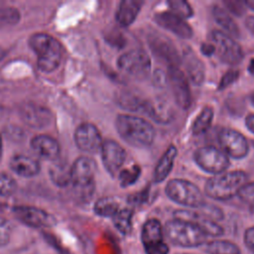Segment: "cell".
<instances>
[{
	"label": "cell",
	"instance_id": "24",
	"mask_svg": "<svg viewBox=\"0 0 254 254\" xmlns=\"http://www.w3.org/2000/svg\"><path fill=\"white\" fill-rule=\"evenodd\" d=\"M118 105L131 112H140L147 116L150 101L129 90H123L117 97Z\"/></svg>",
	"mask_w": 254,
	"mask_h": 254
},
{
	"label": "cell",
	"instance_id": "39",
	"mask_svg": "<svg viewBox=\"0 0 254 254\" xmlns=\"http://www.w3.org/2000/svg\"><path fill=\"white\" fill-rule=\"evenodd\" d=\"M239 76V72L236 69H229L227 70L221 77L219 83H218V89L222 90L226 87H228L230 84H232Z\"/></svg>",
	"mask_w": 254,
	"mask_h": 254
},
{
	"label": "cell",
	"instance_id": "3",
	"mask_svg": "<svg viewBox=\"0 0 254 254\" xmlns=\"http://www.w3.org/2000/svg\"><path fill=\"white\" fill-rule=\"evenodd\" d=\"M29 45L38 56V67L43 72L54 71L61 64L63 47L47 33H36L30 37Z\"/></svg>",
	"mask_w": 254,
	"mask_h": 254
},
{
	"label": "cell",
	"instance_id": "6",
	"mask_svg": "<svg viewBox=\"0 0 254 254\" xmlns=\"http://www.w3.org/2000/svg\"><path fill=\"white\" fill-rule=\"evenodd\" d=\"M96 170L95 162L88 157L77 158L70 166L71 181L73 190L81 198H89L94 191V175Z\"/></svg>",
	"mask_w": 254,
	"mask_h": 254
},
{
	"label": "cell",
	"instance_id": "12",
	"mask_svg": "<svg viewBox=\"0 0 254 254\" xmlns=\"http://www.w3.org/2000/svg\"><path fill=\"white\" fill-rule=\"evenodd\" d=\"M13 213L22 223L34 227L45 228L56 224V218L42 208L29 205H18L13 207Z\"/></svg>",
	"mask_w": 254,
	"mask_h": 254
},
{
	"label": "cell",
	"instance_id": "30",
	"mask_svg": "<svg viewBox=\"0 0 254 254\" xmlns=\"http://www.w3.org/2000/svg\"><path fill=\"white\" fill-rule=\"evenodd\" d=\"M132 217H133V211L130 208H120L116 214L112 217L113 224L116 227V229L126 235L131 232L132 230Z\"/></svg>",
	"mask_w": 254,
	"mask_h": 254
},
{
	"label": "cell",
	"instance_id": "41",
	"mask_svg": "<svg viewBox=\"0 0 254 254\" xmlns=\"http://www.w3.org/2000/svg\"><path fill=\"white\" fill-rule=\"evenodd\" d=\"M148 197H149V188H147L139 192L131 194L128 198V201L132 204H142L147 201Z\"/></svg>",
	"mask_w": 254,
	"mask_h": 254
},
{
	"label": "cell",
	"instance_id": "26",
	"mask_svg": "<svg viewBox=\"0 0 254 254\" xmlns=\"http://www.w3.org/2000/svg\"><path fill=\"white\" fill-rule=\"evenodd\" d=\"M211 12L213 19L224 30V33L234 39L240 37V29L238 25L224 8L218 5H213Z\"/></svg>",
	"mask_w": 254,
	"mask_h": 254
},
{
	"label": "cell",
	"instance_id": "28",
	"mask_svg": "<svg viewBox=\"0 0 254 254\" xmlns=\"http://www.w3.org/2000/svg\"><path fill=\"white\" fill-rule=\"evenodd\" d=\"M214 112L211 106H204L193 121L191 131L193 135L205 133L212 124Z\"/></svg>",
	"mask_w": 254,
	"mask_h": 254
},
{
	"label": "cell",
	"instance_id": "25",
	"mask_svg": "<svg viewBox=\"0 0 254 254\" xmlns=\"http://www.w3.org/2000/svg\"><path fill=\"white\" fill-rule=\"evenodd\" d=\"M164 229L160 220L156 218L148 219L142 226L141 240L145 246L164 241Z\"/></svg>",
	"mask_w": 254,
	"mask_h": 254
},
{
	"label": "cell",
	"instance_id": "18",
	"mask_svg": "<svg viewBox=\"0 0 254 254\" xmlns=\"http://www.w3.org/2000/svg\"><path fill=\"white\" fill-rule=\"evenodd\" d=\"M20 116L25 124L35 129H42L50 125L53 116L51 111L36 103L24 104L20 109Z\"/></svg>",
	"mask_w": 254,
	"mask_h": 254
},
{
	"label": "cell",
	"instance_id": "15",
	"mask_svg": "<svg viewBox=\"0 0 254 254\" xmlns=\"http://www.w3.org/2000/svg\"><path fill=\"white\" fill-rule=\"evenodd\" d=\"M154 20L160 27L172 32L179 38L190 39L192 37V29L188 24L187 20L177 16L171 11H162L155 14Z\"/></svg>",
	"mask_w": 254,
	"mask_h": 254
},
{
	"label": "cell",
	"instance_id": "11",
	"mask_svg": "<svg viewBox=\"0 0 254 254\" xmlns=\"http://www.w3.org/2000/svg\"><path fill=\"white\" fill-rule=\"evenodd\" d=\"M167 79L171 85L177 104L183 109H188L191 104V92L189 79L185 72L182 71L179 66L171 65L168 68Z\"/></svg>",
	"mask_w": 254,
	"mask_h": 254
},
{
	"label": "cell",
	"instance_id": "27",
	"mask_svg": "<svg viewBox=\"0 0 254 254\" xmlns=\"http://www.w3.org/2000/svg\"><path fill=\"white\" fill-rule=\"evenodd\" d=\"M50 178L53 183L58 187H66L71 181L70 166L65 162H55L50 167Z\"/></svg>",
	"mask_w": 254,
	"mask_h": 254
},
{
	"label": "cell",
	"instance_id": "38",
	"mask_svg": "<svg viewBox=\"0 0 254 254\" xmlns=\"http://www.w3.org/2000/svg\"><path fill=\"white\" fill-rule=\"evenodd\" d=\"M224 6L226 7L225 10L229 11L231 14L235 16H241L245 13L246 10V5L242 1H236V0H226L223 1Z\"/></svg>",
	"mask_w": 254,
	"mask_h": 254
},
{
	"label": "cell",
	"instance_id": "37",
	"mask_svg": "<svg viewBox=\"0 0 254 254\" xmlns=\"http://www.w3.org/2000/svg\"><path fill=\"white\" fill-rule=\"evenodd\" d=\"M12 224L4 217H0V247L8 244L12 234Z\"/></svg>",
	"mask_w": 254,
	"mask_h": 254
},
{
	"label": "cell",
	"instance_id": "23",
	"mask_svg": "<svg viewBox=\"0 0 254 254\" xmlns=\"http://www.w3.org/2000/svg\"><path fill=\"white\" fill-rule=\"evenodd\" d=\"M177 155H178L177 147L173 144L170 145L155 166L154 173H153V180L156 184H160L168 178V176L170 175L173 169Z\"/></svg>",
	"mask_w": 254,
	"mask_h": 254
},
{
	"label": "cell",
	"instance_id": "45",
	"mask_svg": "<svg viewBox=\"0 0 254 254\" xmlns=\"http://www.w3.org/2000/svg\"><path fill=\"white\" fill-rule=\"evenodd\" d=\"M245 27L254 35V16H249L246 18Z\"/></svg>",
	"mask_w": 254,
	"mask_h": 254
},
{
	"label": "cell",
	"instance_id": "17",
	"mask_svg": "<svg viewBox=\"0 0 254 254\" xmlns=\"http://www.w3.org/2000/svg\"><path fill=\"white\" fill-rule=\"evenodd\" d=\"M174 215L175 218L194 223L206 236H221L224 232L223 228L215 220L203 215L200 212L189 209H179L175 211Z\"/></svg>",
	"mask_w": 254,
	"mask_h": 254
},
{
	"label": "cell",
	"instance_id": "31",
	"mask_svg": "<svg viewBox=\"0 0 254 254\" xmlns=\"http://www.w3.org/2000/svg\"><path fill=\"white\" fill-rule=\"evenodd\" d=\"M205 252L207 254H241L240 248L228 240H213L207 243Z\"/></svg>",
	"mask_w": 254,
	"mask_h": 254
},
{
	"label": "cell",
	"instance_id": "7",
	"mask_svg": "<svg viewBox=\"0 0 254 254\" xmlns=\"http://www.w3.org/2000/svg\"><path fill=\"white\" fill-rule=\"evenodd\" d=\"M117 66L125 74L142 79L149 75L152 62L145 50L133 49L122 54L117 59Z\"/></svg>",
	"mask_w": 254,
	"mask_h": 254
},
{
	"label": "cell",
	"instance_id": "14",
	"mask_svg": "<svg viewBox=\"0 0 254 254\" xmlns=\"http://www.w3.org/2000/svg\"><path fill=\"white\" fill-rule=\"evenodd\" d=\"M76 147L82 152L94 154L100 151L103 140L97 127L91 123L80 124L74 132Z\"/></svg>",
	"mask_w": 254,
	"mask_h": 254
},
{
	"label": "cell",
	"instance_id": "36",
	"mask_svg": "<svg viewBox=\"0 0 254 254\" xmlns=\"http://www.w3.org/2000/svg\"><path fill=\"white\" fill-rule=\"evenodd\" d=\"M237 195L245 203L254 206V182H247L238 191Z\"/></svg>",
	"mask_w": 254,
	"mask_h": 254
},
{
	"label": "cell",
	"instance_id": "19",
	"mask_svg": "<svg viewBox=\"0 0 254 254\" xmlns=\"http://www.w3.org/2000/svg\"><path fill=\"white\" fill-rule=\"evenodd\" d=\"M181 63H183L186 76L195 85H200L205 77V68L200 59L190 49L185 50Z\"/></svg>",
	"mask_w": 254,
	"mask_h": 254
},
{
	"label": "cell",
	"instance_id": "13",
	"mask_svg": "<svg viewBox=\"0 0 254 254\" xmlns=\"http://www.w3.org/2000/svg\"><path fill=\"white\" fill-rule=\"evenodd\" d=\"M100 154L102 164L109 175L112 177L118 175L126 160V151L124 148L116 141L106 139L102 143Z\"/></svg>",
	"mask_w": 254,
	"mask_h": 254
},
{
	"label": "cell",
	"instance_id": "48",
	"mask_svg": "<svg viewBox=\"0 0 254 254\" xmlns=\"http://www.w3.org/2000/svg\"><path fill=\"white\" fill-rule=\"evenodd\" d=\"M5 55H6V52H5V50H3L2 48H0V61L5 57Z\"/></svg>",
	"mask_w": 254,
	"mask_h": 254
},
{
	"label": "cell",
	"instance_id": "4",
	"mask_svg": "<svg viewBox=\"0 0 254 254\" xmlns=\"http://www.w3.org/2000/svg\"><path fill=\"white\" fill-rule=\"evenodd\" d=\"M164 235L176 246L192 248L202 245L206 235L192 222L175 218L163 226Z\"/></svg>",
	"mask_w": 254,
	"mask_h": 254
},
{
	"label": "cell",
	"instance_id": "49",
	"mask_svg": "<svg viewBox=\"0 0 254 254\" xmlns=\"http://www.w3.org/2000/svg\"><path fill=\"white\" fill-rule=\"evenodd\" d=\"M2 152H3V143H2V138L0 135V159L2 157Z\"/></svg>",
	"mask_w": 254,
	"mask_h": 254
},
{
	"label": "cell",
	"instance_id": "33",
	"mask_svg": "<svg viewBox=\"0 0 254 254\" xmlns=\"http://www.w3.org/2000/svg\"><path fill=\"white\" fill-rule=\"evenodd\" d=\"M170 11L177 16L187 20L192 17L193 9L190 4L185 0H171L168 1Z\"/></svg>",
	"mask_w": 254,
	"mask_h": 254
},
{
	"label": "cell",
	"instance_id": "43",
	"mask_svg": "<svg viewBox=\"0 0 254 254\" xmlns=\"http://www.w3.org/2000/svg\"><path fill=\"white\" fill-rule=\"evenodd\" d=\"M200 52L202 53V55L206 57H211L213 54H215V48L210 42L202 43L200 46Z\"/></svg>",
	"mask_w": 254,
	"mask_h": 254
},
{
	"label": "cell",
	"instance_id": "16",
	"mask_svg": "<svg viewBox=\"0 0 254 254\" xmlns=\"http://www.w3.org/2000/svg\"><path fill=\"white\" fill-rule=\"evenodd\" d=\"M149 47L160 60L168 63L169 66L180 64L181 57L172 41L163 35H153L149 38Z\"/></svg>",
	"mask_w": 254,
	"mask_h": 254
},
{
	"label": "cell",
	"instance_id": "2",
	"mask_svg": "<svg viewBox=\"0 0 254 254\" xmlns=\"http://www.w3.org/2000/svg\"><path fill=\"white\" fill-rule=\"evenodd\" d=\"M248 182V176L241 170L223 172L211 177L204 186V193L215 200L230 199Z\"/></svg>",
	"mask_w": 254,
	"mask_h": 254
},
{
	"label": "cell",
	"instance_id": "47",
	"mask_svg": "<svg viewBox=\"0 0 254 254\" xmlns=\"http://www.w3.org/2000/svg\"><path fill=\"white\" fill-rule=\"evenodd\" d=\"M244 3H245L247 8L251 9L252 11H254V0H248V1H245Z\"/></svg>",
	"mask_w": 254,
	"mask_h": 254
},
{
	"label": "cell",
	"instance_id": "5",
	"mask_svg": "<svg viewBox=\"0 0 254 254\" xmlns=\"http://www.w3.org/2000/svg\"><path fill=\"white\" fill-rule=\"evenodd\" d=\"M165 192L171 200L187 207L200 208L206 203L199 188L188 180L173 179L169 181Z\"/></svg>",
	"mask_w": 254,
	"mask_h": 254
},
{
	"label": "cell",
	"instance_id": "9",
	"mask_svg": "<svg viewBox=\"0 0 254 254\" xmlns=\"http://www.w3.org/2000/svg\"><path fill=\"white\" fill-rule=\"evenodd\" d=\"M209 42L215 48V54L221 62L229 65H236L243 60L241 46L226 33L213 30L209 34Z\"/></svg>",
	"mask_w": 254,
	"mask_h": 254
},
{
	"label": "cell",
	"instance_id": "20",
	"mask_svg": "<svg viewBox=\"0 0 254 254\" xmlns=\"http://www.w3.org/2000/svg\"><path fill=\"white\" fill-rule=\"evenodd\" d=\"M31 148L44 160L56 161L60 155V145L48 135H37L31 140Z\"/></svg>",
	"mask_w": 254,
	"mask_h": 254
},
{
	"label": "cell",
	"instance_id": "44",
	"mask_svg": "<svg viewBox=\"0 0 254 254\" xmlns=\"http://www.w3.org/2000/svg\"><path fill=\"white\" fill-rule=\"evenodd\" d=\"M245 125L247 129L254 134V113L248 114L245 118Z\"/></svg>",
	"mask_w": 254,
	"mask_h": 254
},
{
	"label": "cell",
	"instance_id": "8",
	"mask_svg": "<svg viewBox=\"0 0 254 254\" xmlns=\"http://www.w3.org/2000/svg\"><path fill=\"white\" fill-rule=\"evenodd\" d=\"M193 161L202 171L212 175L226 172L230 165L229 157L220 148L212 145L198 148L193 153Z\"/></svg>",
	"mask_w": 254,
	"mask_h": 254
},
{
	"label": "cell",
	"instance_id": "32",
	"mask_svg": "<svg viewBox=\"0 0 254 254\" xmlns=\"http://www.w3.org/2000/svg\"><path fill=\"white\" fill-rule=\"evenodd\" d=\"M141 175V168L138 165H134L127 169H123L118 174V179L120 186L123 188L130 187L134 185Z\"/></svg>",
	"mask_w": 254,
	"mask_h": 254
},
{
	"label": "cell",
	"instance_id": "46",
	"mask_svg": "<svg viewBox=\"0 0 254 254\" xmlns=\"http://www.w3.org/2000/svg\"><path fill=\"white\" fill-rule=\"evenodd\" d=\"M248 71H249L251 74H254V58L249 62V64H248Z\"/></svg>",
	"mask_w": 254,
	"mask_h": 254
},
{
	"label": "cell",
	"instance_id": "21",
	"mask_svg": "<svg viewBox=\"0 0 254 254\" xmlns=\"http://www.w3.org/2000/svg\"><path fill=\"white\" fill-rule=\"evenodd\" d=\"M9 164L11 170L16 175L24 178L35 177L41 170V165L38 160L24 154L14 155Z\"/></svg>",
	"mask_w": 254,
	"mask_h": 254
},
{
	"label": "cell",
	"instance_id": "34",
	"mask_svg": "<svg viewBox=\"0 0 254 254\" xmlns=\"http://www.w3.org/2000/svg\"><path fill=\"white\" fill-rule=\"evenodd\" d=\"M20 20V13L16 8H0V27L15 25Z\"/></svg>",
	"mask_w": 254,
	"mask_h": 254
},
{
	"label": "cell",
	"instance_id": "1",
	"mask_svg": "<svg viewBox=\"0 0 254 254\" xmlns=\"http://www.w3.org/2000/svg\"><path fill=\"white\" fill-rule=\"evenodd\" d=\"M115 128L127 144L136 148H147L153 144L155 139L152 124L135 115L118 114L115 119Z\"/></svg>",
	"mask_w": 254,
	"mask_h": 254
},
{
	"label": "cell",
	"instance_id": "50",
	"mask_svg": "<svg viewBox=\"0 0 254 254\" xmlns=\"http://www.w3.org/2000/svg\"><path fill=\"white\" fill-rule=\"evenodd\" d=\"M250 100H251V103H252V105L254 106V93L251 95V97H250Z\"/></svg>",
	"mask_w": 254,
	"mask_h": 254
},
{
	"label": "cell",
	"instance_id": "29",
	"mask_svg": "<svg viewBox=\"0 0 254 254\" xmlns=\"http://www.w3.org/2000/svg\"><path fill=\"white\" fill-rule=\"evenodd\" d=\"M120 209L119 202L114 197H101L96 200L93 206L94 212L102 217H113Z\"/></svg>",
	"mask_w": 254,
	"mask_h": 254
},
{
	"label": "cell",
	"instance_id": "22",
	"mask_svg": "<svg viewBox=\"0 0 254 254\" xmlns=\"http://www.w3.org/2000/svg\"><path fill=\"white\" fill-rule=\"evenodd\" d=\"M143 2L138 0H122L115 13V20L121 27H129L136 20Z\"/></svg>",
	"mask_w": 254,
	"mask_h": 254
},
{
	"label": "cell",
	"instance_id": "35",
	"mask_svg": "<svg viewBox=\"0 0 254 254\" xmlns=\"http://www.w3.org/2000/svg\"><path fill=\"white\" fill-rule=\"evenodd\" d=\"M16 181L6 173H0V196H9L15 192Z\"/></svg>",
	"mask_w": 254,
	"mask_h": 254
},
{
	"label": "cell",
	"instance_id": "51",
	"mask_svg": "<svg viewBox=\"0 0 254 254\" xmlns=\"http://www.w3.org/2000/svg\"><path fill=\"white\" fill-rule=\"evenodd\" d=\"M179 254H189V253H179Z\"/></svg>",
	"mask_w": 254,
	"mask_h": 254
},
{
	"label": "cell",
	"instance_id": "40",
	"mask_svg": "<svg viewBox=\"0 0 254 254\" xmlns=\"http://www.w3.org/2000/svg\"><path fill=\"white\" fill-rule=\"evenodd\" d=\"M146 254H169V246L164 241L145 246Z\"/></svg>",
	"mask_w": 254,
	"mask_h": 254
},
{
	"label": "cell",
	"instance_id": "42",
	"mask_svg": "<svg viewBox=\"0 0 254 254\" xmlns=\"http://www.w3.org/2000/svg\"><path fill=\"white\" fill-rule=\"evenodd\" d=\"M244 243L246 247L254 253V226L246 229L244 233Z\"/></svg>",
	"mask_w": 254,
	"mask_h": 254
},
{
	"label": "cell",
	"instance_id": "10",
	"mask_svg": "<svg viewBox=\"0 0 254 254\" xmlns=\"http://www.w3.org/2000/svg\"><path fill=\"white\" fill-rule=\"evenodd\" d=\"M220 149L229 157L235 160L245 158L249 153V144L247 139L237 130L223 128L217 136Z\"/></svg>",
	"mask_w": 254,
	"mask_h": 254
}]
</instances>
